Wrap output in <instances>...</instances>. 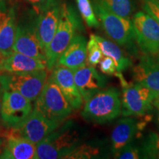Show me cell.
I'll use <instances>...</instances> for the list:
<instances>
[{"label":"cell","mask_w":159,"mask_h":159,"mask_svg":"<svg viewBox=\"0 0 159 159\" xmlns=\"http://www.w3.org/2000/svg\"><path fill=\"white\" fill-rule=\"evenodd\" d=\"M42 69H47L45 60L35 58L18 52L13 51L0 58V71L2 73L26 72Z\"/></svg>","instance_id":"16"},{"label":"cell","mask_w":159,"mask_h":159,"mask_svg":"<svg viewBox=\"0 0 159 159\" xmlns=\"http://www.w3.org/2000/svg\"><path fill=\"white\" fill-rule=\"evenodd\" d=\"M158 121H159V118H158Z\"/></svg>","instance_id":"39"},{"label":"cell","mask_w":159,"mask_h":159,"mask_svg":"<svg viewBox=\"0 0 159 159\" xmlns=\"http://www.w3.org/2000/svg\"><path fill=\"white\" fill-rule=\"evenodd\" d=\"M115 158L119 159H139L142 158L141 150L136 147L126 146Z\"/></svg>","instance_id":"27"},{"label":"cell","mask_w":159,"mask_h":159,"mask_svg":"<svg viewBox=\"0 0 159 159\" xmlns=\"http://www.w3.org/2000/svg\"><path fill=\"white\" fill-rule=\"evenodd\" d=\"M121 111L120 93L116 88L111 87L85 101L81 114L87 121L102 124L117 118Z\"/></svg>","instance_id":"3"},{"label":"cell","mask_w":159,"mask_h":159,"mask_svg":"<svg viewBox=\"0 0 159 159\" xmlns=\"http://www.w3.org/2000/svg\"><path fill=\"white\" fill-rule=\"evenodd\" d=\"M115 14L130 18L135 11V0H96Z\"/></svg>","instance_id":"22"},{"label":"cell","mask_w":159,"mask_h":159,"mask_svg":"<svg viewBox=\"0 0 159 159\" xmlns=\"http://www.w3.org/2000/svg\"><path fill=\"white\" fill-rule=\"evenodd\" d=\"M156 58H157V59H158V61H159V52H158V55H157V57H156Z\"/></svg>","instance_id":"35"},{"label":"cell","mask_w":159,"mask_h":159,"mask_svg":"<svg viewBox=\"0 0 159 159\" xmlns=\"http://www.w3.org/2000/svg\"><path fill=\"white\" fill-rule=\"evenodd\" d=\"M73 73L75 82L83 102L104 90L106 87L107 77L99 74L94 66L85 64L73 71Z\"/></svg>","instance_id":"13"},{"label":"cell","mask_w":159,"mask_h":159,"mask_svg":"<svg viewBox=\"0 0 159 159\" xmlns=\"http://www.w3.org/2000/svg\"><path fill=\"white\" fill-rule=\"evenodd\" d=\"M142 7L159 25V0H142Z\"/></svg>","instance_id":"26"},{"label":"cell","mask_w":159,"mask_h":159,"mask_svg":"<svg viewBox=\"0 0 159 159\" xmlns=\"http://www.w3.org/2000/svg\"><path fill=\"white\" fill-rule=\"evenodd\" d=\"M158 142H159V135L158 134Z\"/></svg>","instance_id":"37"},{"label":"cell","mask_w":159,"mask_h":159,"mask_svg":"<svg viewBox=\"0 0 159 159\" xmlns=\"http://www.w3.org/2000/svg\"><path fill=\"white\" fill-rule=\"evenodd\" d=\"M16 27V11L14 7H11L7 19L0 30V58L13 52Z\"/></svg>","instance_id":"20"},{"label":"cell","mask_w":159,"mask_h":159,"mask_svg":"<svg viewBox=\"0 0 159 159\" xmlns=\"http://www.w3.org/2000/svg\"><path fill=\"white\" fill-rule=\"evenodd\" d=\"M152 105H153L154 108H156V110L158 111L159 113V96L154 99L153 102H152Z\"/></svg>","instance_id":"32"},{"label":"cell","mask_w":159,"mask_h":159,"mask_svg":"<svg viewBox=\"0 0 159 159\" xmlns=\"http://www.w3.org/2000/svg\"><path fill=\"white\" fill-rule=\"evenodd\" d=\"M99 64V69L101 72L105 75H115L116 72V65H115L114 61H113L111 57L105 56L102 57Z\"/></svg>","instance_id":"28"},{"label":"cell","mask_w":159,"mask_h":159,"mask_svg":"<svg viewBox=\"0 0 159 159\" xmlns=\"http://www.w3.org/2000/svg\"><path fill=\"white\" fill-rule=\"evenodd\" d=\"M77 8L83 19L89 27H98L99 21L89 0H77Z\"/></svg>","instance_id":"23"},{"label":"cell","mask_w":159,"mask_h":159,"mask_svg":"<svg viewBox=\"0 0 159 159\" xmlns=\"http://www.w3.org/2000/svg\"><path fill=\"white\" fill-rule=\"evenodd\" d=\"M156 98L152 91L139 83H128L122 86L123 116H142L152 111Z\"/></svg>","instance_id":"10"},{"label":"cell","mask_w":159,"mask_h":159,"mask_svg":"<svg viewBox=\"0 0 159 159\" xmlns=\"http://www.w3.org/2000/svg\"><path fill=\"white\" fill-rule=\"evenodd\" d=\"M87 56L86 64L91 66H96L102 58L103 54L100 47L94 38V35L91 34L87 42Z\"/></svg>","instance_id":"25"},{"label":"cell","mask_w":159,"mask_h":159,"mask_svg":"<svg viewBox=\"0 0 159 159\" xmlns=\"http://www.w3.org/2000/svg\"><path fill=\"white\" fill-rule=\"evenodd\" d=\"M137 46L143 54L155 56L159 52V25L145 11H139L132 19Z\"/></svg>","instance_id":"8"},{"label":"cell","mask_w":159,"mask_h":159,"mask_svg":"<svg viewBox=\"0 0 159 159\" xmlns=\"http://www.w3.org/2000/svg\"><path fill=\"white\" fill-rule=\"evenodd\" d=\"M62 4L61 0H47L43 5L35 7L38 9L35 17V31L45 54L56 30Z\"/></svg>","instance_id":"9"},{"label":"cell","mask_w":159,"mask_h":159,"mask_svg":"<svg viewBox=\"0 0 159 159\" xmlns=\"http://www.w3.org/2000/svg\"><path fill=\"white\" fill-rule=\"evenodd\" d=\"M92 6L107 35L119 47H125L131 54H136V35L132 19L115 14L96 0H93Z\"/></svg>","instance_id":"1"},{"label":"cell","mask_w":159,"mask_h":159,"mask_svg":"<svg viewBox=\"0 0 159 159\" xmlns=\"http://www.w3.org/2000/svg\"><path fill=\"white\" fill-rule=\"evenodd\" d=\"M4 141H5V139L2 138V137L0 136V148H1L2 146V145H3Z\"/></svg>","instance_id":"34"},{"label":"cell","mask_w":159,"mask_h":159,"mask_svg":"<svg viewBox=\"0 0 159 159\" xmlns=\"http://www.w3.org/2000/svg\"><path fill=\"white\" fill-rule=\"evenodd\" d=\"M0 158L36 159V144L15 134L11 129L0 148Z\"/></svg>","instance_id":"15"},{"label":"cell","mask_w":159,"mask_h":159,"mask_svg":"<svg viewBox=\"0 0 159 159\" xmlns=\"http://www.w3.org/2000/svg\"><path fill=\"white\" fill-rule=\"evenodd\" d=\"M11 130V129L7 128V127L3 124L2 122L1 121V119H0V136L5 139V137L10 134Z\"/></svg>","instance_id":"30"},{"label":"cell","mask_w":159,"mask_h":159,"mask_svg":"<svg viewBox=\"0 0 159 159\" xmlns=\"http://www.w3.org/2000/svg\"><path fill=\"white\" fill-rule=\"evenodd\" d=\"M13 51L46 61L45 50L41 46L35 31V18H30L27 21L24 19L17 21Z\"/></svg>","instance_id":"11"},{"label":"cell","mask_w":159,"mask_h":159,"mask_svg":"<svg viewBox=\"0 0 159 159\" xmlns=\"http://www.w3.org/2000/svg\"><path fill=\"white\" fill-rule=\"evenodd\" d=\"M87 41L82 35L76 34L68 47L66 48L57 60V64H61L76 70L86 64Z\"/></svg>","instance_id":"18"},{"label":"cell","mask_w":159,"mask_h":159,"mask_svg":"<svg viewBox=\"0 0 159 159\" xmlns=\"http://www.w3.org/2000/svg\"><path fill=\"white\" fill-rule=\"evenodd\" d=\"M133 80L148 88L155 97L159 96V61L155 56L144 55L132 69Z\"/></svg>","instance_id":"14"},{"label":"cell","mask_w":159,"mask_h":159,"mask_svg":"<svg viewBox=\"0 0 159 159\" xmlns=\"http://www.w3.org/2000/svg\"><path fill=\"white\" fill-rule=\"evenodd\" d=\"M79 140V134L71 126L59 127L36 144V159L63 158Z\"/></svg>","instance_id":"5"},{"label":"cell","mask_w":159,"mask_h":159,"mask_svg":"<svg viewBox=\"0 0 159 159\" xmlns=\"http://www.w3.org/2000/svg\"><path fill=\"white\" fill-rule=\"evenodd\" d=\"M51 75L71 107L74 109L80 108L83 99L75 82L73 71L63 65L56 64Z\"/></svg>","instance_id":"17"},{"label":"cell","mask_w":159,"mask_h":159,"mask_svg":"<svg viewBox=\"0 0 159 159\" xmlns=\"http://www.w3.org/2000/svg\"><path fill=\"white\" fill-rule=\"evenodd\" d=\"M2 74V72H1V71H0V75H1Z\"/></svg>","instance_id":"38"},{"label":"cell","mask_w":159,"mask_h":159,"mask_svg":"<svg viewBox=\"0 0 159 159\" xmlns=\"http://www.w3.org/2000/svg\"><path fill=\"white\" fill-rule=\"evenodd\" d=\"M6 1H7V0H0V2H6Z\"/></svg>","instance_id":"36"},{"label":"cell","mask_w":159,"mask_h":159,"mask_svg":"<svg viewBox=\"0 0 159 159\" xmlns=\"http://www.w3.org/2000/svg\"><path fill=\"white\" fill-rule=\"evenodd\" d=\"M138 129V123L133 118H124L117 122L111 133L112 151L115 156L130 144Z\"/></svg>","instance_id":"19"},{"label":"cell","mask_w":159,"mask_h":159,"mask_svg":"<svg viewBox=\"0 0 159 159\" xmlns=\"http://www.w3.org/2000/svg\"><path fill=\"white\" fill-rule=\"evenodd\" d=\"M9 7H7L6 2H0V30L5 23L8 14Z\"/></svg>","instance_id":"29"},{"label":"cell","mask_w":159,"mask_h":159,"mask_svg":"<svg viewBox=\"0 0 159 159\" xmlns=\"http://www.w3.org/2000/svg\"><path fill=\"white\" fill-rule=\"evenodd\" d=\"M47 77V69L18 73L4 72L0 75V84L5 91H16L33 102L39 96Z\"/></svg>","instance_id":"6"},{"label":"cell","mask_w":159,"mask_h":159,"mask_svg":"<svg viewBox=\"0 0 159 159\" xmlns=\"http://www.w3.org/2000/svg\"><path fill=\"white\" fill-rule=\"evenodd\" d=\"M104 56L111 57L114 61L117 72H122L132 66V61L115 42L99 35H94Z\"/></svg>","instance_id":"21"},{"label":"cell","mask_w":159,"mask_h":159,"mask_svg":"<svg viewBox=\"0 0 159 159\" xmlns=\"http://www.w3.org/2000/svg\"><path fill=\"white\" fill-rule=\"evenodd\" d=\"M25 1L33 5L34 7H39V6L43 5V3L46 2L47 0H25Z\"/></svg>","instance_id":"31"},{"label":"cell","mask_w":159,"mask_h":159,"mask_svg":"<svg viewBox=\"0 0 159 159\" xmlns=\"http://www.w3.org/2000/svg\"><path fill=\"white\" fill-rule=\"evenodd\" d=\"M80 27V21L74 8L67 4L63 3L55 35L46 50L48 71L52 70L57 64L59 57L68 47Z\"/></svg>","instance_id":"2"},{"label":"cell","mask_w":159,"mask_h":159,"mask_svg":"<svg viewBox=\"0 0 159 159\" xmlns=\"http://www.w3.org/2000/svg\"><path fill=\"white\" fill-rule=\"evenodd\" d=\"M32 101L14 91H5L0 119L7 128H19L33 111Z\"/></svg>","instance_id":"7"},{"label":"cell","mask_w":159,"mask_h":159,"mask_svg":"<svg viewBox=\"0 0 159 159\" xmlns=\"http://www.w3.org/2000/svg\"><path fill=\"white\" fill-rule=\"evenodd\" d=\"M61 123L47 118L34 108L23 124L16 129H12V131L18 136L37 144L59 128Z\"/></svg>","instance_id":"12"},{"label":"cell","mask_w":159,"mask_h":159,"mask_svg":"<svg viewBox=\"0 0 159 159\" xmlns=\"http://www.w3.org/2000/svg\"><path fill=\"white\" fill-rule=\"evenodd\" d=\"M4 94V89L2 87L1 84H0V111H1V107H2V97Z\"/></svg>","instance_id":"33"},{"label":"cell","mask_w":159,"mask_h":159,"mask_svg":"<svg viewBox=\"0 0 159 159\" xmlns=\"http://www.w3.org/2000/svg\"><path fill=\"white\" fill-rule=\"evenodd\" d=\"M99 150L96 147L89 144L77 145L68 154L63 157L65 159H88L98 156Z\"/></svg>","instance_id":"24"},{"label":"cell","mask_w":159,"mask_h":159,"mask_svg":"<svg viewBox=\"0 0 159 159\" xmlns=\"http://www.w3.org/2000/svg\"><path fill=\"white\" fill-rule=\"evenodd\" d=\"M35 102V109L47 118L57 122H63L73 110L51 73Z\"/></svg>","instance_id":"4"}]
</instances>
